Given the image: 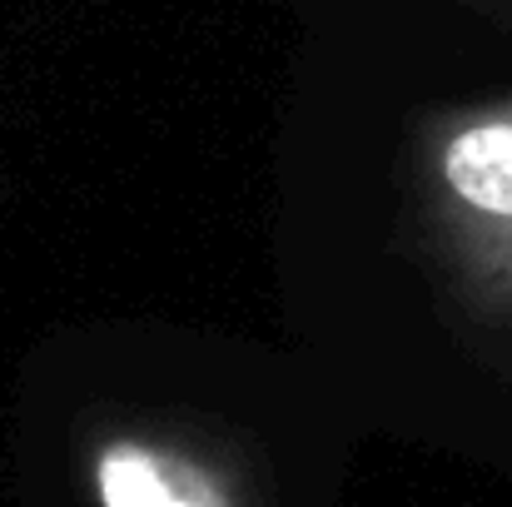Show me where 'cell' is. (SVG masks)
<instances>
[{
    "label": "cell",
    "mask_w": 512,
    "mask_h": 507,
    "mask_svg": "<svg viewBox=\"0 0 512 507\" xmlns=\"http://www.w3.org/2000/svg\"><path fill=\"white\" fill-rule=\"evenodd\" d=\"M398 244L443 324L512 358V95L423 105L398 145Z\"/></svg>",
    "instance_id": "cell-1"
},
{
    "label": "cell",
    "mask_w": 512,
    "mask_h": 507,
    "mask_svg": "<svg viewBox=\"0 0 512 507\" xmlns=\"http://www.w3.org/2000/svg\"><path fill=\"white\" fill-rule=\"evenodd\" d=\"M453 5H468V10H488V15H512V0H453Z\"/></svg>",
    "instance_id": "cell-3"
},
{
    "label": "cell",
    "mask_w": 512,
    "mask_h": 507,
    "mask_svg": "<svg viewBox=\"0 0 512 507\" xmlns=\"http://www.w3.org/2000/svg\"><path fill=\"white\" fill-rule=\"evenodd\" d=\"M85 483L95 507H254L244 453L179 418H125L95 433Z\"/></svg>",
    "instance_id": "cell-2"
}]
</instances>
